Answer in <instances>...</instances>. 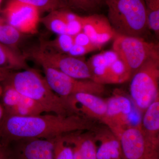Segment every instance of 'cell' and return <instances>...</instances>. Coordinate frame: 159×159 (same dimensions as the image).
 <instances>
[{
  "instance_id": "29",
  "label": "cell",
  "mask_w": 159,
  "mask_h": 159,
  "mask_svg": "<svg viewBox=\"0 0 159 159\" xmlns=\"http://www.w3.org/2000/svg\"><path fill=\"white\" fill-rule=\"evenodd\" d=\"M73 36H74V43L75 44L80 46H88L95 44L92 42L88 35L82 31Z\"/></svg>"
},
{
  "instance_id": "9",
  "label": "cell",
  "mask_w": 159,
  "mask_h": 159,
  "mask_svg": "<svg viewBox=\"0 0 159 159\" xmlns=\"http://www.w3.org/2000/svg\"><path fill=\"white\" fill-rule=\"evenodd\" d=\"M2 12L6 21L22 34L37 33L40 12L34 6L17 0H9Z\"/></svg>"
},
{
  "instance_id": "13",
  "label": "cell",
  "mask_w": 159,
  "mask_h": 159,
  "mask_svg": "<svg viewBox=\"0 0 159 159\" xmlns=\"http://www.w3.org/2000/svg\"><path fill=\"white\" fill-rule=\"evenodd\" d=\"M55 139H29L17 141V159H54Z\"/></svg>"
},
{
  "instance_id": "21",
  "label": "cell",
  "mask_w": 159,
  "mask_h": 159,
  "mask_svg": "<svg viewBox=\"0 0 159 159\" xmlns=\"http://www.w3.org/2000/svg\"><path fill=\"white\" fill-rule=\"evenodd\" d=\"M40 22L49 31L57 35L67 34L66 22L61 9L49 12L44 17L40 19Z\"/></svg>"
},
{
  "instance_id": "20",
  "label": "cell",
  "mask_w": 159,
  "mask_h": 159,
  "mask_svg": "<svg viewBox=\"0 0 159 159\" xmlns=\"http://www.w3.org/2000/svg\"><path fill=\"white\" fill-rule=\"evenodd\" d=\"M22 33L9 25L3 17L0 16V43L17 50L23 37Z\"/></svg>"
},
{
  "instance_id": "6",
  "label": "cell",
  "mask_w": 159,
  "mask_h": 159,
  "mask_svg": "<svg viewBox=\"0 0 159 159\" xmlns=\"http://www.w3.org/2000/svg\"><path fill=\"white\" fill-rule=\"evenodd\" d=\"M30 56L41 66L53 68L74 79H93L87 62L80 57L57 52L43 42L31 51Z\"/></svg>"
},
{
  "instance_id": "11",
  "label": "cell",
  "mask_w": 159,
  "mask_h": 159,
  "mask_svg": "<svg viewBox=\"0 0 159 159\" xmlns=\"http://www.w3.org/2000/svg\"><path fill=\"white\" fill-rule=\"evenodd\" d=\"M82 31L92 42L102 47L117 35L108 19L102 15L94 14L82 17Z\"/></svg>"
},
{
  "instance_id": "12",
  "label": "cell",
  "mask_w": 159,
  "mask_h": 159,
  "mask_svg": "<svg viewBox=\"0 0 159 159\" xmlns=\"http://www.w3.org/2000/svg\"><path fill=\"white\" fill-rule=\"evenodd\" d=\"M66 100L74 112L79 116L81 111L89 116L105 119L107 109V101L97 95L78 93L69 97Z\"/></svg>"
},
{
  "instance_id": "35",
  "label": "cell",
  "mask_w": 159,
  "mask_h": 159,
  "mask_svg": "<svg viewBox=\"0 0 159 159\" xmlns=\"http://www.w3.org/2000/svg\"><path fill=\"white\" fill-rule=\"evenodd\" d=\"M2 0H0V6H1V3H2Z\"/></svg>"
},
{
  "instance_id": "19",
  "label": "cell",
  "mask_w": 159,
  "mask_h": 159,
  "mask_svg": "<svg viewBox=\"0 0 159 159\" xmlns=\"http://www.w3.org/2000/svg\"><path fill=\"white\" fill-rule=\"evenodd\" d=\"M142 122V128L147 133L157 136L159 130V97L145 110Z\"/></svg>"
},
{
  "instance_id": "31",
  "label": "cell",
  "mask_w": 159,
  "mask_h": 159,
  "mask_svg": "<svg viewBox=\"0 0 159 159\" xmlns=\"http://www.w3.org/2000/svg\"><path fill=\"white\" fill-rule=\"evenodd\" d=\"M11 71L0 68V97L3 93L2 84L6 81Z\"/></svg>"
},
{
  "instance_id": "5",
  "label": "cell",
  "mask_w": 159,
  "mask_h": 159,
  "mask_svg": "<svg viewBox=\"0 0 159 159\" xmlns=\"http://www.w3.org/2000/svg\"><path fill=\"white\" fill-rule=\"evenodd\" d=\"M159 56L148 60L133 75L129 91L136 106L145 111L159 97Z\"/></svg>"
},
{
  "instance_id": "22",
  "label": "cell",
  "mask_w": 159,
  "mask_h": 159,
  "mask_svg": "<svg viewBox=\"0 0 159 159\" xmlns=\"http://www.w3.org/2000/svg\"><path fill=\"white\" fill-rule=\"evenodd\" d=\"M148 29L157 35L159 33V0H144Z\"/></svg>"
},
{
  "instance_id": "28",
  "label": "cell",
  "mask_w": 159,
  "mask_h": 159,
  "mask_svg": "<svg viewBox=\"0 0 159 159\" xmlns=\"http://www.w3.org/2000/svg\"><path fill=\"white\" fill-rule=\"evenodd\" d=\"M102 47L96 44L88 46L78 45L74 44L68 54L74 57H81L88 53L100 50Z\"/></svg>"
},
{
  "instance_id": "33",
  "label": "cell",
  "mask_w": 159,
  "mask_h": 159,
  "mask_svg": "<svg viewBox=\"0 0 159 159\" xmlns=\"http://www.w3.org/2000/svg\"><path fill=\"white\" fill-rule=\"evenodd\" d=\"M5 116H6V114H5V110H4L2 103L0 102V127H1L2 123L4 120Z\"/></svg>"
},
{
  "instance_id": "10",
  "label": "cell",
  "mask_w": 159,
  "mask_h": 159,
  "mask_svg": "<svg viewBox=\"0 0 159 159\" xmlns=\"http://www.w3.org/2000/svg\"><path fill=\"white\" fill-rule=\"evenodd\" d=\"M2 103L6 116L25 117L41 115L43 109L34 100L24 96L8 84H3Z\"/></svg>"
},
{
  "instance_id": "32",
  "label": "cell",
  "mask_w": 159,
  "mask_h": 159,
  "mask_svg": "<svg viewBox=\"0 0 159 159\" xmlns=\"http://www.w3.org/2000/svg\"><path fill=\"white\" fill-rule=\"evenodd\" d=\"M72 147L73 149V159H83L82 154L80 152L79 148L77 146L73 145Z\"/></svg>"
},
{
  "instance_id": "34",
  "label": "cell",
  "mask_w": 159,
  "mask_h": 159,
  "mask_svg": "<svg viewBox=\"0 0 159 159\" xmlns=\"http://www.w3.org/2000/svg\"><path fill=\"white\" fill-rule=\"evenodd\" d=\"M94 1H95V2L97 3L98 6H99V5L102 4V3H104L105 0H94Z\"/></svg>"
},
{
  "instance_id": "18",
  "label": "cell",
  "mask_w": 159,
  "mask_h": 159,
  "mask_svg": "<svg viewBox=\"0 0 159 159\" xmlns=\"http://www.w3.org/2000/svg\"><path fill=\"white\" fill-rule=\"evenodd\" d=\"M97 149V159H125L120 141L115 137L104 138Z\"/></svg>"
},
{
  "instance_id": "25",
  "label": "cell",
  "mask_w": 159,
  "mask_h": 159,
  "mask_svg": "<svg viewBox=\"0 0 159 159\" xmlns=\"http://www.w3.org/2000/svg\"><path fill=\"white\" fill-rule=\"evenodd\" d=\"M45 43L55 51L68 54L74 45V36L68 34H59L52 41Z\"/></svg>"
},
{
  "instance_id": "3",
  "label": "cell",
  "mask_w": 159,
  "mask_h": 159,
  "mask_svg": "<svg viewBox=\"0 0 159 159\" xmlns=\"http://www.w3.org/2000/svg\"><path fill=\"white\" fill-rule=\"evenodd\" d=\"M107 19L116 34L142 37L147 29L144 0H105Z\"/></svg>"
},
{
  "instance_id": "8",
  "label": "cell",
  "mask_w": 159,
  "mask_h": 159,
  "mask_svg": "<svg viewBox=\"0 0 159 159\" xmlns=\"http://www.w3.org/2000/svg\"><path fill=\"white\" fill-rule=\"evenodd\" d=\"M41 66L50 88L57 96L66 100L77 93L98 95L104 92V85L93 80L74 79L53 68L46 66Z\"/></svg>"
},
{
  "instance_id": "30",
  "label": "cell",
  "mask_w": 159,
  "mask_h": 159,
  "mask_svg": "<svg viewBox=\"0 0 159 159\" xmlns=\"http://www.w3.org/2000/svg\"><path fill=\"white\" fill-rule=\"evenodd\" d=\"M8 145L0 142V159H12V155Z\"/></svg>"
},
{
  "instance_id": "27",
  "label": "cell",
  "mask_w": 159,
  "mask_h": 159,
  "mask_svg": "<svg viewBox=\"0 0 159 159\" xmlns=\"http://www.w3.org/2000/svg\"><path fill=\"white\" fill-rule=\"evenodd\" d=\"M67 9L79 11H91L97 8V5L94 0H60Z\"/></svg>"
},
{
  "instance_id": "24",
  "label": "cell",
  "mask_w": 159,
  "mask_h": 159,
  "mask_svg": "<svg viewBox=\"0 0 159 159\" xmlns=\"http://www.w3.org/2000/svg\"><path fill=\"white\" fill-rule=\"evenodd\" d=\"M61 14L67 24V34L74 36L82 31V16L75 14L68 9H61Z\"/></svg>"
},
{
  "instance_id": "16",
  "label": "cell",
  "mask_w": 159,
  "mask_h": 159,
  "mask_svg": "<svg viewBox=\"0 0 159 159\" xmlns=\"http://www.w3.org/2000/svg\"><path fill=\"white\" fill-rule=\"evenodd\" d=\"M131 78V75L120 58L111 64L106 70L102 77L96 82L104 85L106 84L122 83Z\"/></svg>"
},
{
  "instance_id": "1",
  "label": "cell",
  "mask_w": 159,
  "mask_h": 159,
  "mask_svg": "<svg viewBox=\"0 0 159 159\" xmlns=\"http://www.w3.org/2000/svg\"><path fill=\"white\" fill-rule=\"evenodd\" d=\"M86 120L79 115L56 114L30 116H5L0 127V142L8 144L29 139H54L89 127Z\"/></svg>"
},
{
  "instance_id": "2",
  "label": "cell",
  "mask_w": 159,
  "mask_h": 159,
  "mask_svg": "<svg viewBox=\"0 0 159 159\" xmlns=\"http://www.w3.org/2000/svg\"><path fill=\"white\" fill-rule=\"evenodd\" d=\"M8 84L21 94L34 100L45 112L62 116L76 115L68 102L51 90L45 78L37 71L30 68L11 71L3 84Z\"/></svg>"
},
{
  "instance_id": "23",
  "label": "cell",
  "mask_w": 159,
  "mask_h": 159,
  "mask_svg": "<svg viewBox=\"0 0 159 159\" xmlns=\"http://www.w3.org/2000/svg\"><path fill=\"white\" fill-rule=\"evenodd\" d=\"M21 2L34 6L40 12H47L67 9L60 0H17Z\"/></svg>"
},
{
  "instance_id": "4",
  "label": "cell",
  "mask_w": 159,
  "mask_h": 159,
  "mask_svg": "<svg viewBox=\"0 0 159 159\" xmlns=\"http://www.w3.org/2000/svg\"><path fill=\"white\" fill-rule=\"evenodd\" d=\"M112 50L126 66L132 76L148 60L159 56L158 44L142 37L117 34Z\"/></svg>"
},
{
  "instance_id": "26",
  "label": "cell",
  "mask_w": 159,
  "mask_h": 159,
  "mask_svg": "<svg viewBox=\"0 0 159 159\" xmlns=\"http://www.w3.org/2000/svg\"><path fill=\"white\" fill-rule=\"evenodd\" d=\"M54 156V159H73L72 147L65 142L62 135L55 139Z\"/></svg>"
},
{
  "instance_id": "17",
  "label": "cell",
  "mask_w": 159,
  "mask_h": 159,
  "mask_svg": "<svg viewBox=\"0 0 159 159\" xmlns=\"http://www.w3.org/2000/svg\"><path fill=\"white\" fill-rule=\"evenodd\" d=\"M77 132L64 135L63 138L69 145H76L79 148L83 159H97V148L94 140L80 135Z\"/></svg>"
},
{
  "instance_id": "14",
  "label": "cell",
  "mask_w": 159,
  "mask_h": 159,
  "mask_svg": "<svg viewBox=\"0 0 159 159\" xmlns=\"http://www.w3.org/2000/svg\"><path fill=\"white\" fill-rule=\"evenodd\" d=\"M107 109L104 120L108 124H127V118L133 111L131 102L123 96H114L107 101Z\"/></svg>"
},
{
  "instance_id": "7",
  "label": "cell",
  "mask_w": 159,
  "mask_h": 159,
  "mask_svg": "<svg viewBox=\"0 0 159 159\" xmlns=\"http://www.w3.org/2000/svg\"><path fill=\"white\" fill-rule=\"evenodd\" d=\"M125 159H159V138L140 125L122 131L119 138Z\"/></svg>"
},
{
  "instance_id": "15",
  "label": "cell",
  "mask_w": 159,
  "mask_h": 159,
  "mask_svg": "<svg viewBox=\"0 0 159 159\" xmlns=\"http://www.w3.org/2000/svg\"><path fill=\"white\" fill-rule=\"evenodd\" d=\"M26 56L17 50L0 43V68L10 71H20L29 68Z\"/></svg>"
}]
</instances>
